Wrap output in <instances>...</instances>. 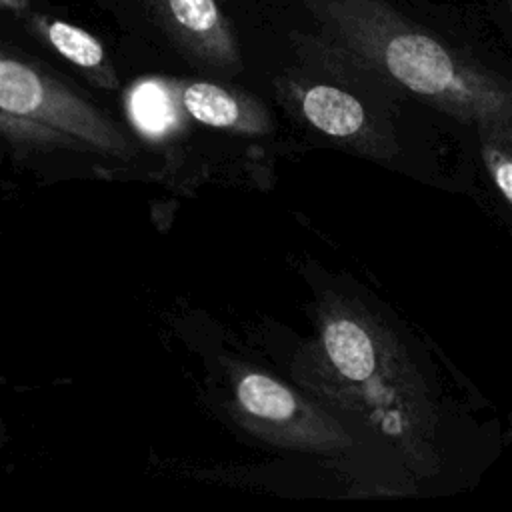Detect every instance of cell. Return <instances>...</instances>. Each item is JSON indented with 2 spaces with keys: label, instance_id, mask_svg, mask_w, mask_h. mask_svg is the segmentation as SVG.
Here are the masks:
<instances>
[{
  "label": "cell",
  "instance_id": "6da1fadb",
  "mask_svg": "<svg viewBox=\"0 0 512 512\" xmlns=\"http://www.w3.org/2000/svg\"><path fill=\"white\" fill-rule=\"evenodd\" d=\"M314 44L330 58L388 78L512 148V80L462 56L386 0H306Z\"/></svg>",
  "mask_w": 512,
  "mask_h": 512
},
{
  "label": "cell",
  "instance_id": "7a4b0ae2",
  "mask_svg": "<svg viewBox=\"0 0 512 512\" xmlns=\"http://www.w3.org/2000/svg\"><path fill=\"white\" fill-rule=\"evenodd\" d=\"M320 342L324 360L338 380L358 388L354 396L366 402L376 400L378 424L384 426L382 410L370 382L388 400L420 450L436 462L432 450L436 412L420 374L408 362L396 338L368 316L338 308L324 320Z\"/></svg>",
  "mask_w": 512,
  "mask_h": 512
},
{
  "label": "cell",
  "instance_id": "3957f363",
  "mask_svg": "<svg viewBox=\"0 0 512 512\" xmlns=\"http://www.w3.org/2000/svg\"><path fill=\"white\" fill-rule=\"evenodd\" d=\"M0 124L6 136L80 140L96 150L130 156L132 146L96 106L42 68L12 56L0 58Z\"/></svg>",
  "mask_w": 512,
  "mask_h": 512
},
{
  "label": "cell",
  "instance_id": "277c9868",
  "mask_svg": "<svg viewBox=\"0 0 512 512\" xmlns=\"http://www.w3.org/2000/svg\"><path fill=\"white\" fill-rule=\"evenodd\" d=\"M234 396L242 424L276 446L334 452L350 444V436L320 406L262 372L242 374Z\"/></svg>",
  "mask_w": 512,
  "mask_h": 512
},
{
  "label": "cell",
  "instance_id": "5b68a950",
  "mask_svg": "<svg viewBox=\"0 0 512 512\" xmlns=\"http://www.w3.org/2000/svg\"><path fill=\"white\" fill-rule=\"evenodd\" d=\"M220 0H148L162 32L190 60L216 68L242 66L238 38Z\"/></svg>",
  "mask_w": 512,
  "mask_h": 512
},
{
  "label": "cell",
  "instance_id": "8992f818",
  "mask_svg": "<svg viewBox=\"0 0 512 512\" xmlns=\"http://www.w3.org/2000/svg\"><path fill=\"white\" fill-rule=\"evenodd\" d=\"M178 98L194 120L222 130L262 134L270 130L266 108L246 92H238L214 82H180Z\"/></svg>",
  "mask_w": 512,
  "mask_h": 512
},
{
  "label": "cell",
  "instance_id": "52a82bcc",
  "mask_svg": "<svg viewBox=\"0 0 512 512\" xmlns=\"http://www.w3.org/2000/svg\"><path fill=\"white\" fill-rule=\"evenodd\" d=\"M28 28L56 54L80 68L96 86L106 90L118 86L116 70L108 62L106 50L94 34L50 14H30Z\"/></svg>",
  "mask_w": 512,
  "mask_h": 512
},
{
  "label": "cell",
  "instance_id": "ba28073f",
  "mask_svg": "<svg viewBox=\"0 0 512 512\" xmlns=\"http://www.w3.org/2000/svg\"><path fill=\"white\" fill-rule=\"evenodd\" d=\"M286 88H290L302 116L316 130L334 138H354L370 130L364 106L342 88L300 82H292Z\"/></svg>",
  "mask_w": 512,
  "mask_h": 512
},
{
  "label": "cell",
  "instance_id": "9c48e42d",
  "mask_svg": "<svg viewBox=\"0 0 512 512\" xmlns=\"http://www.w3.org/2000/svg\"><path fill=\"white\" fill-rule=\"evenodd\" d=\"M176 84L164 80H140L126 96V110L134 126L148 138H164L178 126Z\"/></svg>",
  "mask_w": 512,
  "mask_h": 512
},
{
  "label": "cell",
  "instance_id": "30bf717a",
  "mask_svg": "<svg viewBox=\"0 0 512 512\" xmlns=\"http://www.w3.org/2000/svg\"><path fill=\"white\" fill-rule=\"evenodd\" d=\"M480 150L484 166L494 182V186L500 190V194L506 198V202L512 206V148L502 144L500 140L492 136L480 134Z\"/></svg>",
  "mask_w": 512,
  "mask_h": 512
},
{
  "label": "cell",
  "instance_id": "8fae6325",
  "mask_svg": "<svg viewBox=\"0 0 512 512\" xmlns=\"http://www.w3.org/2000/svg\"><path fill=\"white\" fill-rule=\"evenodd\" d=\"M0 6L12 14H24L30 6V0H0Z\"/></svg>",
  "mask_w": 512,
  "mask_h": 512
},
{
  "label": "cell",
  "instance_id": "7c38bea8",
  "mask_svg": "<svg viewBox=\"0 0 512 512\" xmlns=\"http://www.w3.org/2000/svg\"><path fill=\"white\" fill-rule=\"evenodd\" d=\"M506 440H512V414L508 416V422H506Z\"/></svg>",
  "mask_w": 512,
  "mask_h": 512
},
{
  "label": "cell",
  "instance_id": "4fadbf2b",
  "mask_svg": "<svg viewBox=\"0 0 512 512\" xmlns=\"http://www.w3.org/2000/svg\"><path fill=\"white\" fill-rule=\"evenodd\" d=\"M508 2V10H510V14H512V0H506Z\"/></svg>",
  "mask_w": 512,
  "mask_h": 512
}]
</instances>
